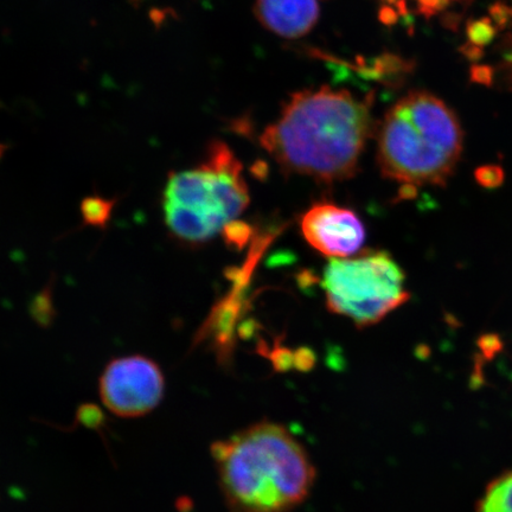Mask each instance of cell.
I'll return each instance as SVG.
<instances>
[{"label":"cell","mask_w":512,"mask_h":512,"mask_svg":"<svg viewBox=\"0 0 512 512\" xmlns=\"http://www.w3.org/2000/svg\"><path fill=\"white\" fill-rule=\"evenodd\" d=\"M464 145L460 121L443 100L415 91L384 115L377 146L383 177L406 187H444Z\"/></svg>","instance_id":"3"},{"label":"cell","mask_w":512,"mask_h":512,"mask_svg":"<svg viewBox=\"0 0 512 512\" xmlns=\"http://www.w3.org/2000/svg\"><path fill=\"white\" fill-rule=\"evenodd\" d=\"M229 512H291L311 495L310 454L277 422L262 421L211 446Z\"/></svg>","instance_id":"2"},{"label":"cell","mask_w":512,"mask_h":512,"mask_svg":"<svg viewBox=\"0 0 512 512\" xmlns=\"http://www.w3.org/2000/svg\"><path fill=\"white\" fill-rule=\"evenodd\" d=\"M164 389L158 364L140 355L117 358L100 379L102 402L120 418H139L152 412L162 401Z\"/></svg>","instance_id":"6"},{"label":"cell","mask_w":512,"mask_h":512,"mask_svg":"<svg viewBox=\"0 0 512 512\" xmlns=\"http://www.w3.org/2000/svg\"><path fill=\"white\" fill-rule=\"evenodd\" d=\"M163 198L166 227L191 246L226 233L251 201L242 164L222 142L209 145L197 169L171 174Z\"/></svg>","instance_id":"4"},{"label":"cell","mask_w":512,"mask_h":512,"mask_svg":"<svg viewBox=\"0 0 512 512\" xmlns=\"http://www.w3.org/2000/svg\"><path fill=\"white\" fill-rule=\"evenodd\" d=\"M114 201H107L100 197H88L82 202L81 210L83 219L87 223L99 224L104 226L106 221L110 219Z\"/></svg>","instance_id":"11"},{"label":"cell","mask_w":512,"mask_h":512,"mask_svg":"<svg viewBox=\"0 0 512 512\" xmlns=\"http://www.w3.org/2000/svg\"><path fill=\"white\" fill-rule=\"evenodd\" d=\"M383 14L388 22H393L399 17L411 14L432 17L439 14L450 5L453 0H381Z\"/></svg>","instance_id":"9"},{"label":"cell","mask_w":512,"mask_h":512,"mask_svg":"<svg viewBox=\"0 0 512 512\" xmlns=\"http://www.w3.org/2000/svg\"><path fill=\"white\" fill-rule=\"evenodd\" d=\"M373 102L320 87L292 95L260 144L281 169L324 183L354 176L373 132Z\"/></svg>","instance_id":"1"},{"label":"cell","mask_w":512,"mask_h":512,"mask_svg":"<svg viewBox=\"0 0 512 512\" xmlns=\"http://www.w3.org/2000/svg\"><path fill=\"white\" fill-rule=\"evenodd\" d=\"M323 0H256L255 16L262 27L273 34L303 37L315 27Z\"/></svg>","instance_id":"8"},{"label":"cell","mask_w":512,"mask_h":512,"mask_svg":"<svg viewBox=\"0 0 512 512\" xmlns=\"http://www.w3.org/2000/svg\"><path fill=\"white\" fill-rule=\"evenodd\" d=\"M304 239L319 253L345 259L360 251L366 228L354 211L334 203L313 204L300 219Z\"/></svg>","instance_id":"7"},{"label":"cell","mask_w":512,"mask_h":512,"mask_svg":"<svg viewBox=\"0 0 512 512\" xmlns=\"http://www.w3.org/2000/svg\"><path fill=\"white\" fill-rule=\"evenodd\" d=\"M322 285L329 310L358 328L380 323L411 297L405 272L384 251L332 259L325 267Z\"/></svg>","instance_id":"5"},{"label":"cell","mask_w":512,"mask_h":512,"mask_svg":"<svg viewBox=\"0 0 512 512\" xmlns=\"http://www.w3.org/2000/svg\"><path fill=\"white\" fill-rule=\"evenodd\" d=\"M5 150H6V146L0 144V157L3 156V153L5 152Z\"/></svg>","instance_id":"12"},{"label":"cell","mask_w":512,"mask_h":512,"mask_svg":"<svg viewBox=\"0 0 512 512\" xmlns=\"http://www.w3.org/2000/svg\"><path fill=\"white\" fill-rule=\"evenodd\" d=\"M477 512H512V470L498 476L486 486Z\"/></svg>","instance_id":"10"}]
</instances>
